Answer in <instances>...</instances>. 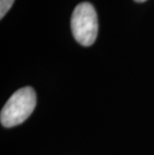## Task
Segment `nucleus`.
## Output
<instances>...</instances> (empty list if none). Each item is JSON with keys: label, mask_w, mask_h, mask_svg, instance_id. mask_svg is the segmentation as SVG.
Instances as JSON below:
<instances>
[{"label": "nucleus", "mask_w": 154, "mask_h": 155, "mask_svg": "<svg viewBox=\"0 0 154 155\" xmlns=\"http://www.w3.org/2000/svg\"><path fill=\"white\" fill-rule=\"evenodd\" d=\"M36 106L34 89L27 86L18 89L3 106L0 114L1 124L4 127H13L27 119Z\"/></svg>", "instance_id": "f257e3e1"}, {"label": "nucleus", "mask_w": 154, "mask_h": 155, "mask_svg": "<svg viewBox=\"0 0 154 155\" xmlns=\"http://www.w3.org/2000/svg\"><path fill=\"white\" fill-rule=\"evenodd\" d=\"M71 31L74 39L83 46L92 45L98 33V18L94 6L89 2H81L71 15Z\"/></svg>", "instance_id": "f03ea898"}, {"label": "nucleus", "mask_w": 154, "mask_h": 155, "mask_svg": "<svg viewBox=\"0 0 154 155\" xmlns=\"http://www.w3.org/2000/svg\"><path fill=\"white\" fill-rule=\"evenodd\" d=\"M15 0H0V18H3L10 8L12 7Z\"/></svg>", "instance_id": "7ed1b4c3"}, {"label": "nucleus", "mask_w": 154, "mask_h": 155, "mask_svg": "<svg viewBox=\"0 0 154 155\" xmlns=\"http://www.w3.org/2000/svg\"><path fill=\"white\" fill-rule=\"evenodd\" d=\"M135 2H138V3H142V2H145L146 0H134Z\"/></svg>", "instance_id": "20e7f679"}]
</instances>
